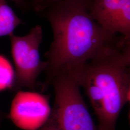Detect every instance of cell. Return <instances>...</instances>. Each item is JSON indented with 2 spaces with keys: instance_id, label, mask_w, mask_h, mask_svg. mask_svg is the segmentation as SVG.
Segmentation results:
<instances>
[{
  "instance_id": "cell-11",
  "label": "cell",
  "mask_w": 130,
  "mask_h": 130,
  "mask_svg": "<svg viewBox=\"0 0 130 130\" xmlns=\"http://www.w3.org/2000/svg\"><path fill=\"white\" fill-rule=\"evenodd\" d=\"M2 120V113L0 110V124H1Z\"/></svg>"
},
{
  "instance_id": "cell-4",
  "label": "cell",
  "mask_w": 130,
  "mask_h": 130,
  "mask_svg": "<svg viewBox=\"0 0 130 130\" xmlns=\"http://www.w3.org/2000/svg\"><path fill=\"white\" fill-rule=\"evenodd\" d=\"M11 53L15 66L13 86L14 90L28 88L34 90L40 74L47 67L41 60L40 46L43 38L42 27L37 25L23 36H9Z\"/></svg>"
},
{
  "instance_id": "cell-8",
  "label": "cell",
  "mask_w": 130,
  "mask_h": 130,
  "mask_svg": "<svg viewBox=\"0 0 130 130\" xmlns=\"http://www.w3.org/2000/svg\"><path fill=\"white\" fill-rule=\"evenodd\" d=\"M61 0H29L30 4L34 10L39 13L49 5Z\"/></svg>"
},
{
  "instance_id": "cell-1",
  "label": "cell",
  "mask_w": 130,
  "mask_h": 130,
  "mask_svg": "<svg viewBox=\"0 0 130 130\" xmlns=\"http://www.w3.org/2000/svg\"><path fill=\"white\" fill-rule=\"evenodd\" d=\"M91 0H61L38 13L50 24L53 40L45 53L46 79L42 90L62 71L83 66L130 39L112 33L100 25L89 13Z\"/></svg>"
},
{
  "instance_id": "cell-12",
  "label": "cell",
  "mask_w": 130,
  "mask_h": 130,
  "mask_svg": "<svg viewBox=\"0 0 130 130\" xmlns=\"http://www.w3.org/2000/svg\"></svg>"
},
{
  "instance_id": "cell-10",
  "label": "cell",
  "mask_w": 130,
  "mask_h": 130,
  "mask_svg": "<svg viewBox=\"0 0 130 130\" xmlns=\"http://www.w3.org/2000/svg\"><path fill=\"white\" fill-rule=\"evenodd\" d=\"M15 2L19 6H24L26 5V0H11Z\"/></svg>"
},
{
  "instance_id": "cell-3",
  "label": "cell",
  "mask_w": 130,
  "mask_h": 130,
  "mask_svg": "<svg viewBox=\"0 0 130 130\" xmlns=\"http://www.w3.org/2000/svg\"><path fill=\"white\" fill-rule=\"evenodd\" d=\"M55 101L48 120L58 130H98L84 102L80 86L71 73H58L50 83Z\"/></svg>"
},
{
  "instance_id": "cell-5",
  "label": "cell",
  "mask_w": 130,
  "mask_h": 130,
  "mask_svg": "<svg viewBox=\"0 0 130 130\" xmlns=\"http://www.w3.org/2000/svg\"><path fill=\"white\" fill-rule=\"evenodd\" d=\"M51 111L49 95L19 91L12 101L9 117L20 129L37 130L46 123Z\"/></svg>"
},
{
  "instance_id": "cell-9",
  "label": "cell",
  "mask_w": 130,
  "mask_h": 130,
  "mask_svg": "<svg viewBox=\"0 0 130 130\" xmlns=\"http://www.w3.org/2000/svg\"><path fill=\"white\" fill-rule=\"evenodd\" d=\"M38 130H58L52 123L48 120L46 123Z\"/></svg>"
},
{
  "instance_id": "cell-6",
  "label": "cell",
  "mask_w": 130,
  "mask_h": 130,
  "mask_svg": "<svg viewBox=\"0 0 130 130\" xmlns=\"http://www.w3.org/2000/svg\"><path fill=\"white\" fill-rule=\"evenodd\" d=\"M88 10L104 29L130 39V0H91Z\"/></svg>"
},
{
  "instance_id": "cell-7",
  "label": "cell",
  "mask_w": 130,
  "mask_h": 130,
  "mask_svg": "<svg viewBox=\"0 0 130 130\" xmlns=\"http://www.w3.org/2000/svg\"><path fill=\"white\" fill-rule=\"evenodd\" d=\"M22 21L6 4L5 0H0V37L14 33Z\"/></svg>"
},
{
  "instance_id": "cell-2",
  "label": "cell",
  "mask_w": 130,
  "mask_h": 130,
  "mask_svg": "<svg viewBox=\"0 0 130 130\" xmlns=\"http://www.w3.org/2000/svg\"><path fill=\"white\" fill-rule=\"evenodd\" d=\"M130 40L69 71L88 97L98 130H115L123 106L130 101Z\"/></svg>"
}]
</instances>
